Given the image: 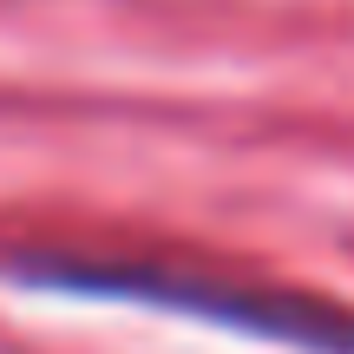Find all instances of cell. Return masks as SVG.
Wrapping results in <instances>:
<instances>
[{
  "label": "cell",
  "instance_id": "obj_1",
  "mask_svg": "<svg viewBox=\"0 0 354 354\" xmlns=\"http://www.w3.org/2000/svg\"><path fill=\"white\" fill-rule=\"evenodd\" d=\"M33 289H66V295H105V302L131 308H177V315H203L216 328L263 335L282 348L308 354H354V322L335 302L276 289V282H243L223 269L197 263H151V256H53V263L13 269Z\"/></svg>",
  "mask_w": 354,
  "mask_h": 354
}]
</instances>
